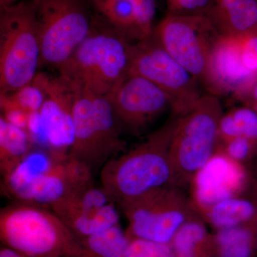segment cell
I'll return each mask as SVG.
<instances>
[{
  "label": "cell",
  "mask_w": 257,
  "mask_h": 257,
  "mask_svg": "<svg viewBox=\"0 0 257 257\" xmlns=\"http://www.w3.org/2000/svg\"><path fill=\"white\" fill-rule=\"evenodd\" d=\"M179 116L173 114L141 145L101 167V187L113 202L119 205L157 189L176 187L170 147Z\"/></svg>",
  "instance_id": "obj_1"
},
{
  "label": "cell",
  "mask_w": 257,
  "mask_h": 257,
  "mask_svg": "<svg viewBox=\"0 0 257 257\" xmlns=\"http://www.w3.org/2000/svg\"><path fill=\"white\" fill-rule=\"evenodd\" d=\"M92 183V169L68 152L34 147L1 185L18 202L50 207Z\"/></svg>",
  "instance_id": "obj_2"
},
{
  "label": "cell",
  "mask_w": 257,
  "mask_h": 257,
  "mask_svg": "<svg viewBox=\"0 0 257 257\" xmlns=\"http://www.w3.org/2000/svg\"><path fill=\"white\" fill-rule=\"evenodd\" d=\"M133 44L95 19L90 33L67 62L60 76L74 92L107 96L128 75Z\"/></svg>",
  "instance_id": "obj_3"
},
{
  "label": "cell",
  "mask_w": 257,
  "mask_h": 257,
  "mask_svg": "<svg viewBox=\"0 0 257 257\" xmlns=\"http://www.w3.org/2000/svg\"><path fill=\"white\" fill-rule=\"evenodd\" d=\"M3 246L32 257H80L78 239L52 210L18 202L0 211Z\"/></svg>",
  "instance_id": "obj_4"
},
{
  "label": "cell",
  "mask_w": 257,
  "mask_h": 257,
  "mask_svg": "<svg viewBox=\"0 0 257 257\" xmlns=\"http://www.w3.org/2000/svg\"><path fill=\"white\" fill-rule=\"evenodd\" d=\"M220 99L204 94L192 109L180 115L172 135L170 157L176 187H187L220 147Z\"/></svg>",
  "instance_id": "obj_5"
},
{
  "label": "cell",
  "mask_w": 257,
  "mask_h": 257,
  "mask_svg": "<svg viewBox=\"0 0 257 257\" xmlns=\"http://www.w3.org/2000/svg\"><path fill=\"white\" fill-rule=\"evenodd\" d=\"M41 47L32 2L0 7V94L31 84L40 67Z\"/></svg>",
  "instance_id": "obj_6"
},
{
  "label": "cell",
  "mask_w": 257,
  "mask_h": 257,
  "mask_svg": "<svg viewBox=\"0 0 257 257\" xmlns=\"http://www.w3.org/2000/svg\"><path fill=\"white\" fill-rule=\"evenodd\" d=\"M72 118L73 141L69 155L93 172L125 152L124 128L107 96L76 93Z\"/></svg>",
  "instance_id": "obj_7"
},
{
  "label": "cell",
  "mask_w": 257,
  "mask_h": 257,
  "mask_svg": "<svg viewBox=\"0 0 257 257\" xmlns=\"http://www.w3.org/2000/svg\"><path fill=\"white\" fill-rule=\"evenodd\" d=\"M41 47L40 66L60 67L92 30L89 0H31Z\"/></svg>",
  "instance_id": "obj_8"
},
{
  "label": "cell",
  "mask_w": 257,
  "mask_h": 257,
  "mask_svg": "<svg viewBox=\"0 0 257 257\" xmlns=\"http://www.w3.org/2000/svg\"><path fill=\"white\" fill-rule=\"evenodd\" d=\"M179 187H165L119 204L128 221L130 239L170 244L182 225L197 217L192 201Z\"/></svg>",
  "instance_id": "obj_9"
},
{
  "label": "cell",
  "mask_w": 257,
  "mask_h": 257,
  "mask_svg": "<svg viewBox=\"0 0 257 257\" xmlns=\"http://www.w3.org/2000/svg\"><path fill=\"white\" fill-rule=\"evenodd\" d=\"M128 74L160 87L170 98L173 114H186L204 95L200 82L165 50L154 33L133 44Z\"/></svg>",
  "instance_id": "obj_10"
},
{
  "label": "cell",
  "mask_w": 257,
  "mask_h": 257,
  "mask_svg": "<svg viewBox=\"0 0 257 257\" xmlns=\"http://www.w3.org/2000/svg\"><path fill=\"white\" fill-rule=\"evenodd\" d=\"M161 45L202 82L209 56L221 33L207 15L167 14L154 30Z\"/></svg>",
  "instance_id": "obj_11"
},
{
  "label": "cell",
  "mask_w": 257,
  "mask_h": 257,
  "mask_svg": "<svg viewBox=\"0 0 257 257\" xmlns=\"http://www.w3.org/2000/svg\"><path fill=\"white\" fill-rule=\"evenodd\" d=\"M124 130L140 135L167 110H172L168 96L141 76L130 74L106 96Z\"/></svg>",
  "instance_id": "obj_12"
},
{
  "label": "cell",
  "mask_w": 257,
  "mask_h": 257,
  "mask_svg": "<svg viewBox=\"0 0 257 257\" xmlns=\"http://www.w3.org/2000/svg\"><path fill=\"white\" fill-rule=\"evenodd\" d=\"M248 181L243 164L231 160L219 148L191 182L193 205L204 214L218 202L239 197Z\"/></svg>",
  "instance_id": "obj_13"
},
{
  "label": "cell",
  "mask_w": 257,
  "mask_h": 257,
  "mask_svg": "<svg viewBox=\"0 0 257 257\" xmlns=\"http://www.w3.org/2000/svg\"><path fill=\"white\" fill-rule=\"evenodd\" d=\"M32 82L45 94L40 114L47 148L69 152L73 141L72 111L76 93L60 77L38 73Z\"/></svg>",
  "instance_id": "obj_14"
},
{
  "label": "cell",
  "mask_w": 257,
  "mask_h": 257,
  "mask_svg": "<svg viewBox=\"0 0 257 257\" xmlns=\"http://www.w3.org/2000/svg\"><path fill=\"white\" fill-rule=\"evenodd\" d=\"M257 72L243 63L241 39L221 35L213 47L202 86L208 94L218 97L236 94L246 88Z\"/></svg>",
  "instance_id": "obj_15"
},
{
  "label": "cell",
  "mask_w": 257,
  "mask_h": 257,
  "mask_svg": "<svg viewBox=\"0 0 257 257\" xmlns=\"http://www.w3.org/2000/svg\"><path fill=\"white\" fill-rule=\"evenodd\" d=\"M98 20L135 44L153 34L156 0H89Z\"/></svg>",
  "instance_id": "obj_16"
},
{
  "label": "cell",
  "mask_w": 257,
  "mask_h": 257,
  "mask_svg": "<svg viewBox=\"0 0 257 257\" xmlns=\"http://www.w3.org/2000/svg\"><path fill=\"white\" fill-rule=\"evenodd\" d=\"M207 15L225 36L243 39L257 33V0H214Z\"/></svg>",
  "instance_id": "obj_17"
},
{
  "label": "cell",
  "mask_w": 257,
  "mask_h": 257,
  "mask_svg": "<svg viewBox=\"0 0 257 257\" xmlns=\"http://www.w3.org/2000/svg\"><path fill=\"white\" fill-rule=\"evenodd\" d=\"M111 202H113L104 189L96 187L92 183L61 199L50 207L65 222L74 218L96 214Z\"/></svg>",
  "instance_id": "obj_18"
},
{
  "label": "cell",
  "mask_w": 257,
  "mask_h": 257,
  "mask_svg": "<svg viewBox=\"0 0 257 257\" xmlns=\"http://www.w3.org/2000/svg\"><path fill=\"white\" fill-rule=\"evenodd\" d=\"M171 245L175 257H216L214 236L197 216L182 225Z\"/></svg>",
  "instance_id": "obj_19"
},
{
  "label": "cell",
  "mask_w": 257,
  "mask_h": 257,
  "mask_svg": "<svg viewBox=\"0 0 257 257\" xmlns=\"http://www.w3.org/2000/svg\"><path fill=\"white\" fill-rule=\"evenodd\" d=\"M203 214L216 230L234 227L257 222V204L239 196L218 202Z\"/></svg>",
  "instance_id": "obj_20"
},
{
  "label": "cell",
  "mask_w": 257,
  "mask_h": 257,
  "mask_svg": "<svg viewBox=\"0 0 257 257\" xmlns=\"http://www.w3.org/2000/svg\"><path fill=\"white\" fill-rule=\"evenodd\" d=\"M216 257H253L257 248V222L216 230Z\"/></svg>",
  "instance_id": "obj_21"
},
{
  "label": "cell",
  "mask_w": 257,
  "mask_h": 257,
  "mask_svg": "<svg viewBox=\"0 0 257 257\" xmlns=\"http://www.w3.org/2000/svg\"><path fill=\"white\" fill-rule=\"evenodd\" d=\"M35 147L23 128L10 124L0 116V172L2 177L10 173Z\"/></svg>",
  "instance_id": "obj_22"
},
{
  "label": "cell",
  "mask_w": 257,
  "mask_h": 257,
  "mask_svg": "<svg viewBox=\"0 0 257 257\" xmlns=\"http://www.w3.org/2000/svg\"><path fill=\"white\" fill-rule=\"evenodd\" d=\"M80 257H126L130 239L120 224L79 241Z\"/></svg>",
  "instance_id": "obj_23"
},
{
  "label": "cell",
  "mask_w": 257,
  "mask_h": 257,
  "mask_svg": "<svg viewBox=\"0 0 257 257\" xmlns=\"http://www.w3.org/2000/svg\"><path fill=\"white\" fill-rule=\"evenodd\" d=\"M219 133L220 143L237 137L257 141V111L243 105L224 113L219 121Z\"/></svg>",
  "instance_id": "obj_24"
},
{
  "label": "cell",
  "mask_w": 257,
  "mask_h": 257,
  "mask_svg": "<svg viewBox=\"0 0 257 257\" xmlns=\"http://www.w3.org/2000/svg\"><path fill=\"white\" fill-rule=\"evenodd\" d=\"M114 204L109 203L96 214L69 219L64 224L79 241L119 224L120 216Z\"/></svg>",
  "instance_id": "obj_25"
},
{
  "label": "cell",
  "mask_w": 257,
  "mask_h": 257,
  "mask_svg": "<svg viewBox=\"0 0 257 257\" xmlns=\"http://www.w3.org/2000/svg\"><path fill=\"white\" fill-rule=\"evenodd\" d=\"M45 100V94L35 83L20 88L8 94H0L2 112L21 110L32 114L40 112Z\"/></svg>",
  "instance_id": "obj_26"
},
{
  "label": "cell",
  "mask_w": 257,
  "mask_h": 257,
  "mask_svg": "<svg viewBox=\"0 0 257 257\" xmlns=\"http://www.w3.org/2000/svg\"><path fill=\"white\" fill-rule=\"evenodd\" d=\"M219 149L231 160L243 164L256 153L257 141L237 137L221 142Z\"/></svg>",
  "instance_id": "obj_27"
},
{
  "label": "cell",
  "mask_w": 257,
  "mask_h": 257,
  "mask_svg": "<svg viewBox=\"0 0 257 257\" xmlns=\"http://www.w3.org/2000/svg\"><path fill=\"white\" fill-rule=\"evenodd\" d=\"M126 257H175L170 244H162L138 239H130Z\"/></svg>",
  "instance_id": "obj_28"
},
{
  "label": "cell",
  "mask_w": 257,
  "mask_h": 257,
  "mask_svg": "<svg viewBox=\"0 0 257 257\" xmlns=\"http://www.w3.org/2000/svg\"><path fill=\"white\" fill-rule=\"evenodd\" d=\"M167 14L208 15L214 0H166Z\"/></svg>",
  "instance_id": "obj_29"
},
{
  "label": "cell",
  "mask_w": 257,
  "mask_h": 257,
  "mask_svg": "<svg viewBox=\"0 0 257 257\" xmlns=\"http://www.w3.org/2000/svg\"><path fill=\"white\" fill-rule=\"evenodd\" d=\"M241 54L246 68L257 72V33L241 39Z\"/></svg>",
  "instance_id": "obj_30"
},
{
  "label": "cell",
  "mask_w": 257,
  "mask_h": 257,
  "mask_svg": "<svg viewBox=\"0 0 257 257\" xmlns=\"http://www.w3.org/2000/svg\"><path fill=\"white\" fill-rule=\"evenodd\" d=\"M234 98L241 101L244 106L253 108L257 105V72L251 82Z\"/></svg>",
  "instance_id": "obj_31"
},
{
  "label": "cell",
  "mask_w": 257,
  "mask_h": 257,
  "mask_svg": "<svg viewBox=\"0 0 257 257\" xmlns=\"http://www.w3.org/2000/svg\"><path fill=\"white\" fill-rule=\"evenodd\" d=\"M0 257H32L28 255L24 254L21 252L13 249V248L7 247V246H2L0 249Z\"/></svg>",
  "instance_id": "obj_32"
},
{
  "label": "cell",
  "mask_w": 257,
  "mask_h": 257,
  "mask_svg": "<svg viewBox=\"0 0 257 257\" xmlns=\"http://www.w3.org/2000/svg\"><path fill=\"white\" fill-rule=\"evenodd\" d=\"M19 0H0V7L10 6L18 3Z\"/></svg>",
  "instance_id": "obj_33"
},
{
  "label": "cell",
  "mask_w": 257,
  "mask_h": 257,
  "mask_svg": "<svg viewBox=\"0 0 257 257\" xmlns=\"http://www.w3.org/2000/svg\"><path fill=\"white\" fill-rule=\"evenodd\" d=\"M253 109H255L257 111V105L255 106L254 107H253Z\"/></svg>",
  "instance_id": "obj_34"
}]
</instances>
